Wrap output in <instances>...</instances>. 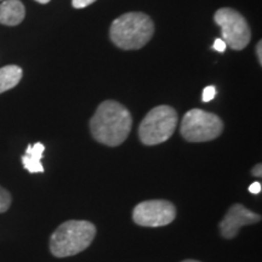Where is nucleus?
I'll return each mask as SVG.
<instances>
[{"label": "nucleus", "instance_id": "obj_1", "mask_svg": "<svg viewBox=\"0 0 262 262\" xmlns=\"http://www.w3.org/2000/svg\"><path fill=\"white\" fill-rule=\"evenodd\" d=\"M91 135L97 142L108 147L120 146L129 136L133 118L125 106L107 100L97 107L90 119Z\"/></svg>", "mask_w": 262, "mask_h": 262}, {"label": "nucleus", "instance_id": "obj_2", "mask_svg": "<svg viewBox=\"0 0 262 262\" xmlns=\"http://www.w3.org/2000/svg\"><path fill=\"white\" fill-rule=\"evenodd\" d=\"M155 24L143 12H127L114 19L110 28V37L114 45L123 50H139L150 40Z\"/></svg>", "mask_w": 262, "mask_h": 262}, {"label": "nucleus", "instance_id": "obj_3", "mask_svg": "<svg viewBox=\"0 0 262 262\" xmlns=\"http://www.w3.org/2000/svg\"><path fill=\"white\" fill-rule=\"evenodd\" d=\"M96 227L93 222L70 220L61 224L50 237V251L56 257L73 256L93 243Z\"/></svg>", "mask_w": 262, "mask_h": 262}, {"label": "nucleus", "instance_id": "obj_4", "mask_svg": "<svg viewBox=\"0 0 262 262\" xmlns=\"http://www.w3.org/2000/svg\"><path fill=\"white\" fill-rule=\"evenodd\" d=\"M179 123L178 112L162 104L150 110L139 126L140 141L146 146H156L168 141Z\"/></svg>", "mask_w": 262, "mask_h": 262}, {"label": "nucleus", "instance_id": "obj_5", "mask_svg": "<svg viewBox=\"0 0 262 262\" xmlns=\"http://www.w3.org/2000/svg\"><path fill=\"white\" fill-rule=\"evenodd\" d=\"M180 131L188 142H208L221 135L224 123L216 114L194 108L183 116Z\"/></svg>", "mask_w": 262, "mask_h": 262}, {"label": "nucleus", "instance_id": "obj_6", "mask_svg": "<svg viewBox=\"0 0 262 262\" xmlns=\"http://www.w3.org/2000/svg\"><path fill=\"white\" fill-rule=\"evenodd\" d=\"M216 25L221 27L222 40L233 50H243L251 38V32L243 15L234 9L222 8L215 12Z\"/></svg>", "mask_w": 262, "mask_h": 262}, {"label": "nucleus", "instance_id": "obj_7", "mask_svg": "<svg viewBox=\"0 0 262 262\" xmlns=\"http://www.w3.org/2000/svg\"><path fill=\"white\" fill-rule=\"evenodd\" d=\"M175 205L164 199L141 202L133 210V220L141 227H163L176 219Z\"/></svg>", "mask_w": 262, "mask_h": 262}, {"label": "nucleus", "instance_id": "obj_8", "mask_svg": "<svg viewBox=\"0 0 262 262\" xmlns=\"http://www.w3.org/2000/svg\"><path fill=\"white\" fill-rule=\"evenodd\" d=\"M261 221V215L249 210L243 204L235 203L228 209L225 217L219 224L220 234L225 239H233L243 226L255 225Z\"/></svg>", "mask_w": 262, "mask_h": 262}, {"label": "nucleus", "instance_id": "obj_9", "mask_svg": "<svg viewBox=\"0 0 262 262\" xmlns=\"http://www.w3.org/2000/svg\"><path fill=\"white\" fill-rule=\"evenodd\" d=\"M26 9L19 0H4L0 4V24L17 26L25 19Z\"/></svg>", "mask_w": 262, "mask_h": 262}, {"label": "nucleus", "instance_id": "obj_10", "mask_svg": "<svg viewBox=\"0 0 262 262\" xmlns=\"http://www.w3.org/2000/svg\"><path fill=\"white\" fill-rule=\"evenodd\" d=\"M45 146L41 142H37L35 145H29L26 149L25 156H22V164L24 168L31 173L44 172V166L41 164V158L44 155Z\"/></svg>", "mask_w": 262, "mask_h": 262}, {"label": "nucleus", "instance_id": "obj_11", "mask_svg": "<svg viewBox=\"0 0 262 262\" xmlns=\"http://www.w3.org/2000/svg\"><path fill=\"white\" fill-rule=\"evenodd\" d=\"M22 68L15 64H9L0 68V94L14 89L22 79Z\"/></svg>", "mask_w": 262, "mask_h": 262}, {"label": "nucleus", "instance_id": "obj_12", "mask_svg": "<svg viewBox=\"0 0 262 262\" xmlns=\"http://www.w3.org/2000/svg\"><path fill=\"white\" fill-rule=\"evenodd\" d=\"M11 203H12V196L10 194V192L8 189L3 188L2 186H0V214H2V212L8 211L10 205H11Z\"/></svg>", "mask_w": 262, "mask_h": 262}, {"label": "nucleus", "instance_id": "obj_13", "mask_svg": "<svg viewBox=\"0 0 262 262\" xmlns=\"http://www.w3.org/2000/svg\"><path fill=\"white\" fill-rule=\"evenodd\" d=\"M216 95V89L214 86H206L204 90H203V102H209V101H211L212 98L215 97Z\"/></svg>", "mask_w": 262, "mask_h": 262}, {"label": "nucleus", "instance_id": "obj_14", "mask_svg": "<svg viewBox=\"0 0 262 262\" xmlns=\"http://www.w3.org/2000/svg\"><path fill=\"white\" fill-rule=\"evenodd\" d=\"M96 0H72V5L75 9H84L93 4Z\"/></svg>", "mask_w": 262, "mask_h": 262}, {"label": "nucleus", "instance_id": "obj_15", "mask_svg": "<svg viewBox=\"0 0 262 262\" xmlns=\"http://www.w3.org/2000/svg\"><path fill=\"white\" fill-rule=\"evenodd\" d=\"M226 48H227V45H226V42L222 40V39H216L214 42V49L216 51L224 52L226 50Z\"/></svg>", "mask_w": 262, "mask_h": 262}, {"label": "nucleus", "instance_id": "obj_16", "mask_svg": "<svg viewBox=\"0 0 262 262\" xmlns=\"http://www.w3.org/2000/svg\"><path fill=\"white\" fill-rule=\"evenodd\" d=\"M262 189V186L260 182H253L250 186H249V192L253 193V194H260Z\"/></svg>", "mask_w": 262, "mask_h": 262}, {"label": "nucleus", "instance_id": "obj_17", "mask_svg": "<svg viewBox=\"0 0 262 262\" xmlns=\"http://www.w3.org/2000/svg\"><path fill=\"white\" fill-rule=\"evenodd\" d=\"M251 175L256 176V178H261L262 176V165L261 164H256L253 169H251Z\"/></svg>", "mask_w": 262, "mask_h": 262}, {"label": "nucleus", "instance_id": "obj_18", "mask_svg": "<svg viewBox=\"0 0 262 262\" xmlns=\"http://www.w3.org/2000/svg\"><path fill=\"white\" fill-rule=\"evenodd\" d=\"M256 56L258 63L262 64V41L260 40L256 45Z\"/></svg>", "mask_w": 262, "mask_h": 262}, {"label": "nucleus", "instance_id": "obj_19", "mask_svg": "<svg viewBox=\"0 0 262 262\" xmlns=\"http://www.w3.org/2000/svg\"><path fill=\"white\" fill-rule=\"evenodd\" d=\"M35 2L40 3V4H48V3L50 2V0H35Z\"/></svg>", "mask_w": 262, "mask_h": 262}, {"label": "nucleus", "instance_id": "obj_20", "mask_svg": "<svg viewBox=\"0 0 262 262\" xmlns=\"http://www.w3.org/2000/svg\"><path fill=\"white\" fill-rule=\"evenodd\" d=\"M181 262H201V261H196V260H191V258H189V260H183V261H181Z\"/></svg>", "mask_w": 262, "mask_h": 262}]
</instances>
